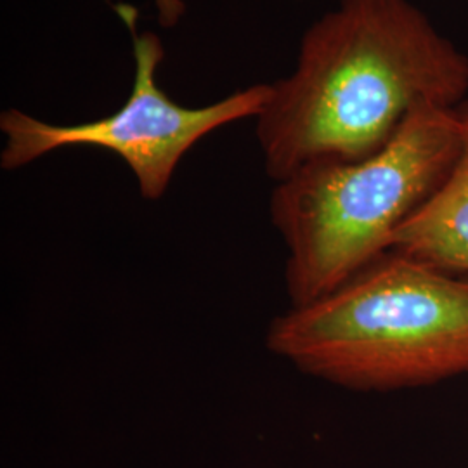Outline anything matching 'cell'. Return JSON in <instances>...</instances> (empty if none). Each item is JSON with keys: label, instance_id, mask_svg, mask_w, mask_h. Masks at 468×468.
<instances>
[{"label": "cell", "instance_id": "obj_1", "mask_svg": "<svg viewBox=\"0 0 468 468\" xmlns=\"http://www.w3.org/2000/svg\"><path fill=\"white\" fill-rule=\"evenodd\" d=\"M468 56L411 0H340L303 34L297 67L257 115L269 177L382 150L420 104L460 106Z\"/></svg>", "mask_w": 468, "mask_h": 468}, {"label": "cell", "instance_id": "obj_2", "mask_svg": "<svg viewBox=\"0 0 468 468\" xmlns=\"http://www.w3.org/2000/svg\"><path fill=\"white\" fill-rule=\"evenodd\" d=\"M266 340L302 373L357 392L468 375V276L388 250L272 319Z\"/></svg>", "mask_w": 468, "mask_h": 468}, {"label": "cell", "instance_id": "obj_3", "mask_svg": "<svg viewBox=\"0 0 468 468\" xmlns=\"http://www.w3.org/2000/svg\"><path fill=\"white\" fill-rule=\"evenodd\" d=\"M460 148V106L425 102L382 150L352 162H313L276 183L271 220L288 250L292 307L330 293L390 250L402 224L442 185Z\"/></svg>", "mask_w": 468, "mask_h": 468}, {"label": "cell", "instance_id": "obj_4", "mask_svg": "<svg viewBox=\"0 0 468 468\" xmlns=\"http://www.w3.org/2000/svg\"><path fill=\"white\" fill-rule=\"evenodd\" d=\"M134 44V89L127 102L110 117L77 125H54L5 110L0 131L5 146L0 167L16 170L40 156L68 146H98L113 151L134 172L139 191L146 200H160L174 177L181 158L203 135L239 118L257 117L271 96V84L251 85L226 100L203 108H186L168 98L156 85L154 75L164 59V44L153 32H135V13L118 5Z\"/></svg>", "mask_w": 468, "mask_h": 468}, {"label": "cell", "instance_id": "obj_5", "mask_svg": "<svg viewBox=\"0 0 468 468\" xmlns=\"http://www.w3.org/2000/svg\"><path fill=\"white\" fill-rule=\"evenodd\" d=\"M462 148L434 195L394 236L390 250L468 276V102L460 104Z\"/></svg>", "mask_w": 468, "mask_h": 468}, {"label": "cell", "instance_id": "obj_6", "mask_svg": "<svg viewBox=\"0 0 468 468\" xmlns=\"http://www.w3.org/2000/svg\"><path fill=\"white\" fill-rule=\"evenodd\" d=\"M158 21L164 28H174L186 11L183 0H154Z\"/></svg>", "mask_w": 468, "mask_h": 468}]
</instances>
